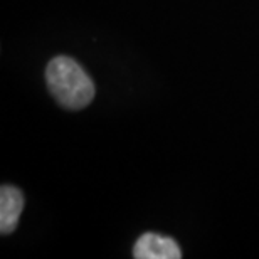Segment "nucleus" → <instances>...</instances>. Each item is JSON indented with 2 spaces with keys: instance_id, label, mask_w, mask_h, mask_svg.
Returning a JSON list of instances; mask_svg holds the SVG:
<instances>
[{
  "instance_id": "obj_3",
  "label": "nucleus",
  "mask_w": 259,
  "mask_h": 259,
  "mask_svg": "<svg viewBox=\"0 0 259 259\" xmlns=\"http://www.w3.org/2000/svg\"><path fill=\"white\" fill-rule=\"evenodd\" d=\"M24 209V195L14 185H2L0 189V232L7 236L15 231Z\"/></svg>"
},
{
  "instance_id": "obj_1",
  "label": "nucleus",
  "mask_w": 259,
  "mask_h": 259,
  "mask_svg": "<svg viewBox=\"0 0 259 259\" xmlns=\"http://www.w3.org/2000/svg\"><path fill=\"white\" fill-rule=\"evenodd\" d=\"M46 84L63 108L81 110L95 98V82L88 72L67 56H58L46 67Z\"/></svg>"
},
{
  "instance_id": "obj_2",
  "label": "nucleus",
  "mask_w": 259,
  "mask_h": 259,
  "mask_svg": "<svg viewBox=\"0 0 259 259\" xmlns=\"http://www.w3.org/2000/svg\"><path fill=\"white\" fill-rule=\"evenodd\" d=\"M133 257L137 259H180L182 249L179 242L167 236L147 232L140 236L133 246Z\"/></svg>"
}]
</instances>
